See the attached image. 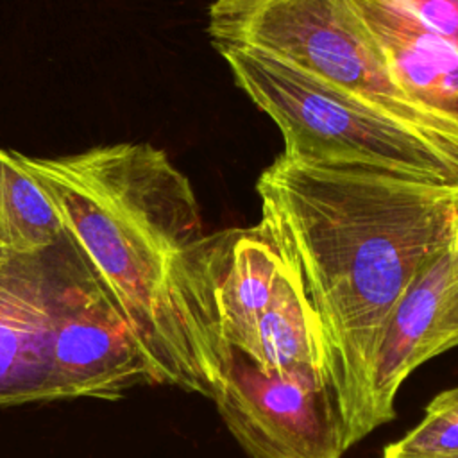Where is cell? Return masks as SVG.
<instances>
[{
    "instance_id": "9c48e42d",
    "label": "cell",
    "mask_w": 458,
    "mask_h": 458,
    "mask_svg": "<svg viewBox=\"0 0 458 458\" xmlns=\"http://www.w3.org/2000/svg\"><path fill=\"white\" fill-rule=\"evenodd\" d=\"M245 356L267 370L295 365L327 370L320 320L301 277L286 263L279 274L270 304L258 322L252 347Z\"/></svg>"
},
{
    "instance_id": "277c9868",
    "label": "cell",
    "mask_w": 458,
    "mask_h": 458,
    "mask_svg": "<svg viewBox=\"0 0 458 458\" xmlns=\"http://www.w3.org/2000/svg\"><path fill=\"white\" fill-rule=\"evenodd\" d=\"M213 47L263 50L458 152V127L411 100L351 0H215Z\"/></svg>"
},
{
    "instance_id": "3957f363",
    "label": "cell",
    "mask_w": 458,
    "mask_h": 458,
    "mask_svg": "<svg viewBox=\"0 0 458 458\" xmlns=\"http://www.w3.org/2000/svg\"><path fill=\"white\" fill-rule=\"evenodd\" d=\"M234 82L279 127L283 154L458 184V152L256 48L220 50Z\"/></svg>"
},
{
    "instance_id": "5bb4252c",
    "label": "cell",
    "mask_w": 458,
    "mask_h": 458,
    "mask_svg": "<svg viewBox=\"0 0 458 458\" xmlns=\"http://www.w3.org/2000/svg\"><path fill=\"white\" fill-rule=\"evenodd\" d=\"M383 458H458V453H419V451H406L394 444L383 449Z\"/></svg>"
},
{
    "instance_id": "6da1fadb",
    "label": "cell",
    "mask_w": 458,
    "mask_h": 458,
    "mask_svg": "<svg viewBox=\"0 0 458 458\" xmlns=\"http://www.w3.org/2000/svg\"><path fill=\"white\" fill-rule=\"evenodd\" d=\"M261 222L320 320L347 447L367 431L385 326L422 263L454 240L458 184L281 154L258 179Z\"/></svg>"
},
{
    "instance_id": "8992f818",
    "label": "cell",
    "mask_w": 458,
    "mask_h": 458,
    "mask_svg": "<svg viewBox=\"0 0 458 458\" xmlns=\"http://www.w3.org/2000/svg\"><path fill=\"white\" fill-rule=\"evenodd\" d=\"M93 272L64 238L0 267V406L70 399L55 367V335Z\"/></svg>"
},
{
    "instance_id": "4fadbf2b",
    "label": "cell",
    "mask_w": 458,
    "mask_h": 458,
    "mask_svg": "<svg viewBox=\"0 0 458 458\" xmlns=\"http://www.w3.org/2000/svg\"><path fill=\"white\" fill-rule=\"evenodd\" d=\"M458 48V0H383Z\"/></svg>"
},
{
    "instance_id": "8fae6325",
    "label": "cell",
    "mask_w": 458,
    "mask_h": 458,
    "mask_svg": "<svg viewBox=\"0 0 458 458\" xmlns=\"http://www.w3.org/2000/svg\"><path fill=\"white\" fill-rule=\"evenodd\" d=\"M395 445L419 453H458V386L435 395L422 420Z\"/></svg>"
},
{
    "instance_id": "7c38bea8",
    "label": "cell",
    "mask_w": 458,
    "mask_h": 458,
    "mask_svg": "<svg viewBox=\"0 0 458 458\" xmlns=\"http://www.w3.org/2000/svg\"><path fill=\"white\" fill-rule=\"evenodd\" d=\"M458 345V225L453 242L449 279L429 336L419 354V365Z\"/></svg>"
},
{
    "instance_id": "30bf717a",
    "label": "cell",
    "mask_w": 458,
    "mask_h": 458,
    "mask_svg": "<svg viewBox=\"0 0 458 458\" xmlns=\"http://www.w3.org/2000/svg\"><path fill=\"white\" fill-rule=\"evenodd\" d=\"M63 240L59 216L20 152L0 148V249L20 256L41 254Z\"/></svg>"
},
{
    "instance_id": "7a4b0ae2",
    "label": "cell",
    "mask_w": 458,
    "mask_h": 458,
    "mask_svg": "<svg viewBox=\"0 0 458 458\" xmlns=\"http://www.w3.org/2000/svg\"><path fill=\"white\" fill-rule=\"evenodd\" d=\"M20 157L68 243L122 310L157 385L209 397L206 361L168 274L172 259L204 236L190 181L147 143Z\"/></svg>"
},
{
    "instance_id": "9a60e30c",
    "label": "cell",
    "mask_w": 458,
    "mask_h": 458,
    "mask_svg": "<svg viewBox=\"0 0 458 458\" xmlns=\"http://www.w3.org/2000/svg\"><path fill=\"white\" fill-rule=\"evenodd\" d=\"M9 256H11V254H7V252H4V250L0 249V267L7 261V258H9Z\"/></svg>"
},
{
    "instance_id": "5b68a950",
    "label": "cell",
    "mask_w": 458,
    "mask_h": 458,
    "mask_svg": "<svg viewBox=\"0 0 458 458\" xmlns=\"http://www.w3.org/2000/svg\"><path fill=\"white\" fill-rule=\"evenodd\" d=\"M208 365L209 397L250 458H342L349 449L326 369L267 370L222 342L208 344Z\"/></svg>"
},
{
    "instance_id": "52a82bcc",
    "label": "cell",
    "mask_w": 458,
    "mask_h": 458,
    "mask_svg": "<svg viewBox=\"0 0 458 458\" xmlns=\"http://www.w3.org/2000/svg\"><path fill=\"white\" fill-rule=\"evenodd\" d=\"M404 93L458 127V48L383 0H351Z\"/></svg>"
},
{
    "instance_id": "ba28073f",
    "label": "cell",
    "mask_w": 458,
    "mask_h": 458,
    "mask_svg": "<svg viewBox=\"0 0 458 458\" xmlns=\"http://www.w3.org/2000/svg\"><path fill=\"white\" fill-rule=\"evenodd\" d=\"M453 242L422 263L386 320L369 381V433L395 417V394L419 367V354L435 324L449 279Z\"/></svg>"
}]
</instances>
